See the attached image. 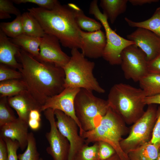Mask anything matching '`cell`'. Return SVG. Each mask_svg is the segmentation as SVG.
Returning a JSON list of instances; mask_svg holds the SVG:
<instances>
[{
  "label": "cell",
  "instance_id": "cell-1",
  "mask_svg": "<svg viewBox=\"0 0 160 160\" xmlns=\"http://www.w3.org/2000/svg\"><path fill=\"white\" fill-rule=\"evenodd\" d=\"M16 57L21 67L18 70L28 90L42 106L49 97L65 88L63 68L39 61L20 48Z\"/></svg>",
  "mask_w": 160,
  "mask_h": 160
},
{
  "label": "cell",
  "instance_id": "cell-2",
  "mask_svg": "<svg viewBox=\"0 0 160 160\" xmlns=\"http://www.w3.org/2000/svg\"><path fill=\"white\" fill-rule=\"evenodd\" d=\"M28 10L38 21L45 33L56 37L65 47L80 49L81 29L76 22L74 11L69 4L62 5L59 2L51 10L33 7Z\"/></svg>",
  "mask_w": 160,
  "mask_h": 160
},
{
  "label": "cell",
  "instance_id": "cell-3",
  "mask_svg": "<svg viewBox=\"0 0 160 160\" xmlns=\"http://www.w3.org/2000/svg\"><path fill=\"white\" fill-rule=\"evenodd\" d=\"M144 92L141 88L120 83L111 89L108 101L110 108L126 124H133L144 114Z\"/></svg>",
  "mask_w": 160,
  "mask_h": 160
},
{
  "label": "cell",
  "instance_id": "cell-4",
  "mask_svg": "<svg viewBox=\"0 0 160 160\" xmlns=\"http://www.w3.org/2000/svg\"><path fill=\"white\" fill-rule=\"evenodd\" d=\"M126 124L122 118L110 108L97 127L91 130L84 131L81 136L87 145L99 141L107 142L114 148L121 160H129L128 155L120 146L122 137L129 131Z\"/></svg>",
  "mask_w": 160,
  "mask_h": 160
},
{
  "label": "cell",
  "instance_id": "cell-5",
  "mask_svg": "<svg viewBox=\"0 0 160 160\" xmlns=\"http://www.w3.org/2000/svg\"><path fill=\"white\" fill-rule=\"evenodd\" d=\"M71 56L63 67L65 77L64 87L84 89L100 93L105 92L94 76V62L86 59L78 49H71Z\"/></svg>",
  "mask_w": 160,
  "mask_h": 160
},
{
  "label": "cell",
  "instance_id": "cell-6",
  "mask_svg": "<svg viewBox=\"0 0 160 160\" xmlns=\"http://www.w3.org/2000/svg\"><path fill=\"white\" fill-rule=\"evenodd\" d=\"M110 108L107 100L97 97L92 91L81 89L75 98L74 108L83 132L97 127Z\"/></svg>",
  "mask_w": 160,
  "mask_h": 160
},
{
  "label": "cell",
  "instance_id": "cell-7",
  "mask_svg": "<svg viewBox=\"0 0 160 160\" xmlns=\"http://www.w3.org/2000/svg\"><path fill=\"white\" fill-rule=\"evenodd\" d=\"M143 115L131 127L128 135L122 139L120 146L127 154L131 151L149 142L157 119L156 104L148 105Z\"/></svg>",
  "mask_w": 160,
  "mask_h": 160
},
{
  "label": "cell",
  "instance_id": "cell-8",
  "mask_svg": "<svg viewBox=\"0 0 160 160\" xmlns=\"http://www.w3.org/2000/svg\"><path fill=\"white\" fill-rule=\"evenodd\" d=\"M97 2V0L91 1L89 13L94 15L100 21L105 30L106 43L102 57L111 65H120L122 51L127 46L134 43L121 36L112 29L107 17L100 11Z\"/></svg>",
  "mask_w": 160,
  "mask_h": 160
},
{
  "label": "cell",
  "instance_id": "cell-9",
  "mask_svg": "<svg viewBox=\"0 0 160 160\" xmlns=\"http://www.w3.org/2000/svg\"><path fill=\"white\" fill-rule=\"evenodd\" d=\"M121 59V69L127 79L139 82L148 72L146 55L135 44L127 46L123 50Z\"/></svg>",
  "mask_w": 160,
  "mask_h": 160
},
{
  "label": "cell",
  "instance_id": "cell-10",
  "mask_svg": "<svg viewBox=\"0 0 160 160\" xmlns=\"http://www.w3.org/2000/svg\"><path fill=\"white\" fill-rule=\"evenodd\" d=\"M43 111L50 125V131L45 135L49 144V146L46 148V151L53 160H67L70 144L68 140L60 132L57 127L54 110L49 108Z\"/></svg>",
  "mask_w": 160,
  "mask_h": 160
},
{
  "label": "cell",
  "instance_id": "cell-11",
  "mask_svg": "<svg viewBox=\"0 0 160 160\" xmlns=\"http://www.w3.org/2000/svg\"><path fill=\"white\" fill-rule=\"evenodd\" d=\"M57 119V127L62 135L68 140L70 149L67 160H74L79 150L85 144L84 139L78 132L79 128L76 121L61 111L54 110Z\"/></svg>",
  "mask_w": 160,
  "mask_h": 160
},
{
  "label": "cell",
  "instance_id": "cell-12",
  "mask_svg": "<svg viewBox=\"0 0 160 160\" xmlns=\"http://www.w3.org/2000/svg\"><path fill=\"white\" fill-rule=\"evenodd\" d=\"M81 89L68 87L58 94L49 98L41 107V111L48 108L62 111L73 119L76 123L79 129V133L83 132L81 125L76 116L75 108V97Z\"/></svg>",
  "mask_w": 160,
  "mask_h": 160
},
{
  "label": "cell",
  "instance_id": "cell-13",
  "mask_svg": "<svg viewBox=\"0 0 160 160\" xmlns=\"http://www.w3.org/2000/svg\"><path fill=\"white\" fill-rule=\"evenodd\" d=\"M60 43L56 37L45 33L42 37L38 60L53 63L63 68L69 61L70 57L63 51Z\"/></svg>",
  "mask_w": 160,
  "mask_h": 160
},
{
  "label": "cell",
  "instance_id": "cell-14",
  "mask_svg": "<svg viewBox=\"0 0 160 160\" xmlns=\"http://www.w3.org/2000/svg\"><path fill=\"white\" fill-rule=\"evenodd\" d=\"M127 38L144 52L148 62L155 58L160 52V38L147 29L137 28L128 35Z\"/></svg>",
  "mask_w": 160,
  "mask_h": 160
},
{
  "label": "cell",
  "instance_id": "cell-15",
  "mask_svg": "<svg viewBox=\"0 0 160 160\" xmlns=\"http://www.w3.org/2000/svg\"><path fill=\"white\" fill-rule=\"evenodd\" d=\"M80 35V49L84 56L93 59L102 57L106 43L105 33L101 30L92 32L81 30Z\"/></svg>",
  "mask_w": 160,
  "mask_h": 160
},
{
  "label": "cell",
  "instance_id": "cell-16",
  "mask_svg": "<svg viewBox=\"0 0 160 160\" xmlns=\"http://www.w3.org/2000/svg\"><path fill=\"white\" fill-rule=\"evenodd\" d=\"M10 106L16 111L18 118L28 123L31 111L37 109L42 112V105L33 97L28 90L17 95L7 97Z\"/></svg>",
  "mask_w": 160,
  "mask_h": 160
},
{
  "label": "cell",
  "instance_id": "cell-17",
  "mask_svg": "<svg viewBox=\"0 0 160 160\" xmlns=\"http://www.w3.org/2000/svg\"><path fill=\"white\" fill-rule=\"evenodd\" d=\"M29 127L28 123L18 117L15 121L0 127V137L17 141L23 151L27 145Z\"/></svg>",
  "mask_w": 160,
  "mask_h": 160
},
{
  "label": "cell",
  "instance_id": "cell-18",
  "mask_svg": "<svg viewBox=\"0 0 160 160\" xmlns=\"http://www.w3.org/2000/svg\"><path fill=\"white\" fill-rule=\"evenodd\" d=\"M20 47L13 43L0 30V62L18 70L21 67L16 58Z\"/></svg>",
  "mask_w": 160,
  "mask_h": 160
},
{
  "label": "cell",
  "instance_id": "cell-19",
  "mask_svg": "<svg viewBox=\"0 0 160 160\" xmlns=\"http://www.w3.org/2000/svg\"><path fill=\"white\" fill-rule=\"evenodd\" d=\"M128 1V0H101L100 6L103 13L113 24L119 15L125 12Z\"/></svg>",
  "mask_w": 160,
  "mask_h": 160
},
{
  "label": "cell",
  "instance_id": "cell-20",
  "mask_svg": "<svg viewBox=\"0 0 160 160\" xmlns=\"http://www.w3.org/2000/svg\"><path fill=\"white\" fill-rule=\"evenodd\" d=\"M42 37H36L22 34L12 39L11 41L34 57L38 60L39 56V47Z\"/></svg>",
  "mask_w": 160,
  "mask_h": 160
},
{
  "label": "cell",
  "instance_id": "cell-21",
  "mask_svg": "<svg viewBox=\"0 0 160 160\" xmlns=\"http://www.w3.org/2000/svg\"><path fill=\"white\" fill-rule=\"evenodd\" d=\"M68 4L74 11L76 22L81 30L92 32L101 30L103 26L100 22L86 16L83 11L76 4L71 3Z\"/></svg>",
  "mask_w": 160,
  "mask_h": 160
},
{
  "label": "cell",
  "instance_id": "cell-22",
  "mask_svg": "<svg viewBox=\"0 0 160 160\" xmlns=\"http://www.w3.org/2000/svg\"><path fill=\"white\" fill-rule=\"evenodd\" d=\"M159 148L149 142L131 151L127 155L129 160H156Z\"/></svg>",
  "mask_w": 160,
  "mask_h": 160
},
{
  "label": "cell",
  "instance_id": "cell-23",
  "mask_svg": "<svg viewBox=\"0 0 160 160\" xmlns=\"http://www.w3.org/2000/svg\"><path fill=\"white\" fill-rule=\"evenodd\" d=\"M139 82L146 97L160 94V73L148 72Z\"/></svg>",
  "mask_w": 160,
  "mask_h": 160
},
{
  "label": "cell",
  "instance_id": "cell-24",
  "mask_svg": "<svg viewBox=\"0 0 160 160\" xmlns=\"http://www.w3.org/2000/svg\"><path fill=\"white\" fill-rule=\"evenodd\" d=\"M23 34L36 37H42L45 33L41 25L28 12L21 14Z\"/></svg>",
  "mask_w": 160,
  "mask_h": 160
},
{
  "label": "cell",
  "instance_id": "cell-25",
  "mask_svg": "<svg viewBox=\"0 0 160 160\" xmlns=\"http://www.w3.org/2000/svg\"><path fill=\"white\" fill-rule=\"evenodd\" d=\"M125 20L130 27L147 29L160 38V7L156 9L151 17L144 21L136 22L126 17Z\"/></svg>",
  "mask_w": 160,
  "mask_h": 160
},
{
  "label": "cell",
  "instance_id": "cell-26",
  "mask_svg": "<svg viewBox=\"0 0 160 160\" xmlns=\"http://www.w3.org/2000/svg\"><path fill=\"white\" fill-rule=\"evenodd\" d=\"M27 90L22 79H14L0 82V97L14 96Z\"/></svg>",
  "mask_w": 160,
  "mask_h": 160
},
{
  "label": "cell",
  "instance_id": "cell-27",
  "mask_svg": "<svg viewBox=\"0 0 160 160\" xmlns=\"http://www.w3.org/2000/svg\"><path fill=\"white\" fill-rule=\"evenodd\" d=\"M1 30L7 37L12 39L23 34L21 21V15L10 22H3L0 23Z\"/></svg>",
  "mask_w": 160,
  "mask_h": 160
},
{
  "label": "cell",
  "instance_id": "cell-28",
  "mask_svg": "<svg viewBox=\"0 0 160 160\" xmlns=\"http://www.w3.org/2000/svg\"><path fill=\"white\" fill-rule=\"evenodd\" d=\"M36 146V142L33 134L29 132L26 149L22 153L18 155L19 160H38L40 158Z\"/></svg>",
  "mask_w": 160,
  "mask_h": 160
},
{
  "label": "cell",
  "instance_id": "cell-29",
  "mask_svg": "<svg viewBox=\"0 0 160 160\" xmlns=\"http://www.w3.org/2000/svg\"><path fill=\"white\" fill-rule=\"evenodd\" d=\"M9 105L7 97H0V127L16 120L17 118Z\"/></svg>",
  "mask_w": 160,
  "mask_h": 160
},
{
  "label": "cell",
  "instance_id": "cell-30",
  "mask_svg": "<svg viewBox=\"0 0 160 160\" xmlns=\"http://www.w3.org/2000/svg\"><path fill=\"white\" fill-rule=\"evenodd\" d=\"M97 142L91 146L84 144L76 153L74 160H98Z\"/></svg>",
  "mask_w": 160,
  "mask_h": 160
},
{
  "label": "cell",
  "instance_id": "cell-31",
  "mask_svg": "<svg viewBox=\"0 0 160 160\" xmlns=\"http://www.w3.org/2000/svg\"><path fill=\"white\" fill-rule=\"evenodd\" d=\"M12 14L16 16L21 15L20 10L14 5L12 1L0 0V19L11 18Z\"/></svg>",
  "mask_w": 160,
  "mask_h": 160
},
{
  "label": "cell",
  "instance_id": "cell-32",
  "mask_svg": "<svg viewBox=\"0 0 160 160\" xmlns=\"http://www.w3.org/2000/svg\"><path fill=\"white\" fill-rule=\"evenodd\" d=\"M20 72L10 68L6 65L0 64V81L14 79H22Z\"/></svg>",
  "mask_w": 160,
  "mask_h": 160
},
{
  "label": "cell",
  "instance_id": "cell-33",
  "mask_svg": "<svg viewBox=\"0 0 160 160\" xmlns=\"http://www.w3.org/2000/svg\"><path fill=\"white\" fill-rule=\"evenodd\" d=\"M97 142L98 144V160L107 159L116 153L114 148L109 144L103 141Z\"/></svg>",
  "mask_w": 160,
  "mask_h": 160
},
{
  "label": "cell",
  "instance_id": "cell-34",
  "mask_svg": "<svg viewBox=\"0 0 160 160\" xmlns=\"http://www.w3.org/2000/svg\"><path fill=\"white\" fill-rule=\"evenodd\" d=\"M16 4L31 3L37 5L39 7L51 10L54 8L59 2L56 0H12Z\"/></svg>",
  "mask_w": 160,
  "mask_h": 160
},
{
  "label": "cell",
  "instance_id": "cell-35",
  "mask_svg": "<svg viewBox=\"0 0 160 160\" xmlns=\"http://www.w3.org/2000/svg\"><path fill=\"white\" fill-rule=\"evenodd\" d=\"M5 141L7 148L8 160H19L17 151L20 148L18 142L7 138H2Z\"/></svg>",
  "mask_w": 160,
  "mask_h": 160
},
{
  "label": "cell",
  "instance_id": "cell-36",
  "mask_svg": "<svg viewBox=\"0 0 160 160\" xmlns=\"http://www.w3.org/2000/svg\"><path fill=\"white\" fill-rule=\"evenodd\" d=\"M149 142L160 148V105L157 107V119Z\"/></svg>",
  "mask_w": 160,
  "mask_h": 160
},
{
  "label": "cell",
  "instance_id": "cell-37",
  "mask_svg": "<svg viewBox=\"0 0 160 160\" xmlns=\"http://www.w3.org/2000/svg\"><path fill=\"white\" fill-rule=\"evenodd\" d=\"M148 72L160 73V52L154 59L148 62Z\"/></svg>",
  "mask_w": 160,
  "mask_h": 160
},
{
  "label": "cell",
  "instance_id": "cell-38",
  "mask_svg": "<svg viewBox=\"0 0 160 160\" xmlns=\"http://www.w3.org/2000/svg\"><path fill=\"white\" fill-rule=\"evenodd\" d=\"M0 160H8V152L6 144L0 137Z\"/></svg>",
  "mask_w": 160,
  "mask_h": 160
},
{
  "label": "cell",
  "instance_id": "cell-39",
  "mask_svg": "<svg viewBox=\"0 0 160 160\" xmlns=\"http://www.w3.org/2000/svg\"><path fill=\"white\" fill-rule=\"evenodd\" d=\"M144 101L146 105L157 104L160 105V94L152 96L146 97Z\"/></svg>",
  "mask_w": 160,
  "mask_h": 160
},
{
  "label": "cell",
  "instance_id": "cell-40",
  "mask_svg": "<svg viewBox=\"0 0 160 160\" xmlns=\"http://www.w3.org/2000/svg\"><path fill=\"white\" fill-rule=\"evenodd\" d=\"M158 0H129L128 1L133 6H141L159 1Z\"/></svg>",
  "mask_w": 160,
  "mask_h": 160
},
{
  "label": "cell",
  "instance_id": "cell-41",
  "mask_svg": "<svg viewBox=\"0 0 160 160\" xmlns=\"http://www.w3.org/2000/svg\"><path fill=\"white\" fill-rule=\"evenodd\" d=\"M29 127L32 130H38L41 126V121L31 119H29L28 122Z\"/></svg>",
  "mask_w": 160,
  "mask_h": 160
},
{
  "label": "cell",
  "instance_id": "cell-42",
  "mask_svg": "<svg viewBox=\"0 0 160 160\" xmlns=\"http://www.w3.org/2000/svg\"><path fill=\"white\" fill-rule=\"evenodd\" d=\"M41 112L37 109L32 110L29 115V119H36L41 121Z\"/></svg>",
  "mask_w": 160,
  "mask_h": 160
},
{
  "label": "cell",
  "instance_id": "cell-43",
  "mask_svg": "<svg viewBox=\"0 0 160 160\" xmlns=\"http://www.w3.org/2000/svg\"><path fill=\"white\" fill-rule=\"evenodd\" d=\"M104 160H121L118 155L116 153L111 157Z\"/></svg>",
  "mask_w": 160,
  "mask_h": 160
},
{
  "label": "cell",
  "instance_id": "cell-44",
  "mask_svg": "<svg viewBox=\"0 0 160 160\" xmlns=\"http://www.w3.org/2000/svg\"><path fill=\"white\" fill-rule=\"evenodd\" d=\"M156 160H160V148L159 150V152L158 156Z\"/></svg>",
  "mask_w": 160,
  "mask_h": 160
},
{
  "label": "cell",
  "instance_id": "cell-45",
  "mask_svg": "<svg viewBox=\"0 0 160 160\" xmlns=\"http://www.w3.org/2000/svg\"><path fill=\"white\" fill-rule=\"evenodd\" d=\"M38 160H43L42 158H40Z\"/></svg>",
  "mask_w": 160,
  "mask_h": 160
}]
</instances>
